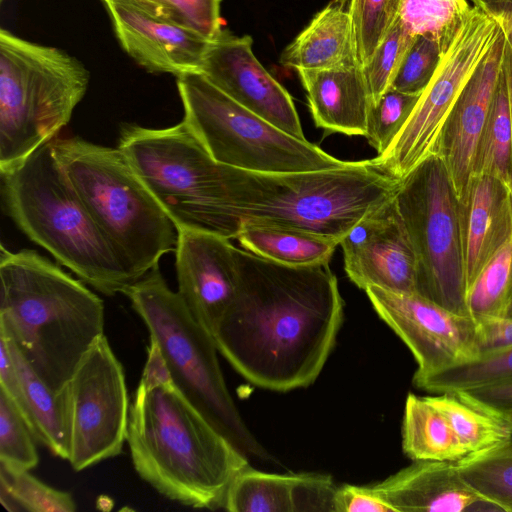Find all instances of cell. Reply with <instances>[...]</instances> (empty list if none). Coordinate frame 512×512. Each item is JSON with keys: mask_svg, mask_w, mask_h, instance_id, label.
Segmentation results:
<instances>
[{"mask_svg": "<svg viewBox=\"0 0 512 512\" xmlns=\"http://www.w3.org/2000/svg\"><path fill=\"white\" fill-rule=\"evenodd\" d=\"M238 287L212 335L218 352L255 386L312 384L331 353L343 301L329 262L279 264L236 247Z\"/></svg>", "mask_w": 512, "mask_h": 512, "instance_id": "cell-1", "label": "cell"}, {"mask_svg": "<svg viewBox=\"0 0 512 512\" xmlns=\"http://www.w3.org/2000/svg\"><path fill=\"white\" fill-rule=\"evenodd\" d=\"M0 334L54 392L104 336V303L35 250L1 247Z\"/></svg>", "mask_w": 512, "mask_h": 512, "instance_id": "cell-2", "label": "cell"}, {"mask_svg": "<svg viewBox=\"0 0 512 512\" xmlns=\"http://www.w3.org/2000/svg\"><path fill=\"white\" fill-rule=\"evenodd\" d=\"M126 441L137 474L158 493L199 509L223 507L246 455L172 384L139 382Z\"/></svg>", "mask_w": 512, "mask_h": 512, "instance_id": "cell-3", "label": "cell"}, {"mask_svg": "<svg viewBox=\"0 0 512 512\" xmlns=\"http://www.w3.org/2000/svg\"><path fill=\"white\" fill-rule=\"evenodd\" d=\"M228 211L243 224L278 226L338 240L393 198L400 180L375 159L335 169L254 172L224 165Z\"/></svg>", "mask_w": 512, "mask_h": 512, "instance_id": "cell-4", "label": "cell"}, {"mask_svg": "<svg viewBox=\"0 0 512 512\" xmlns=\"http://www.w3.org/2000/svg\"><path fill=\"white\" fill-rule=\"evenodd\" d=\"M1 177L7 215L61 265L107 296L135 282L69 183L51 141Z\"/></svg>", "mask_w": 512, "mask_h": 512, "instance_id": "cell-5", "label": "cell"}, {"mask_svg": "<svg viewBox=\"0 0 512 512\" xmlns=\"http://www.w3.org/2000/svg\"><path fill=\"white\" fill-rule=\"evenodd\" d=\"M51 144L69 183L134 281L175 250L177 228L118 147L80 137H56Z\"/></svg>", "mask_w": 512, "mask_h": 512, "instance_id": "cell-6", "label": "cell"}, {"mask_svg": "<svg viewBox=\"0 0 512 512\" xmlns=\"http://www.w3.org/2000/svg\"><path fill=\"white\" fill-rule=\"evenodd\" d=\"M89 82L76 57L0 29L1 174L56 138Z\"/></svg>", "mask_w": 512, "mask_h": 512, "instance_id": "cell-7", "label": "cell"}, {"mask_svg": "<svg viewBox=\"0 0 512 512\" xmlns=\"http://www.w3.org/2000/svg\"><path fill=\"white\" fill-rule=\"evenodd\" d=\"M124 294L146 325L180 393L246 456L266 452L243 421L227 388L211 334L195 319L159 266L126 287Z\"/></svg>", "mask_w": 512, "mask_h": 512, "instance_id": "cell-8", "label": "cell"}, {"mask_svg": "<svg viewBox=\"0 0 512 512\" xmlns=\"http://www.w3.org/2000/svg\"><path fill=\"white\" fill-rule=\"evenodd\" d=\"M118 148L177 230L236 239L240 227L228 211L224 165L183 120L163 129L123 124Z\"/></svg>", "mask_w": 512, "mask_h": 512, "instance_id": "cell-9", "label": "cell"}, {"mask_svg": "<svg viewBox=\"0 0 512 512\" xmlns=\"http://www.w3.org/2000/svg\"><path fill=\"white\" fill-rule=\"evenodd\" d=\"M183 121L212 158L254 172H301L335 169L349 161L298 139L243 107L201 73L177 77Z\"/></svg>", "mask_w": 512, "mask_h": 512, "instance_id": "cell-10", "label": "cell"}, {"mask_svg": "<svg viewBox=\"0 0 512 512\" xmlns=\"http://www.w3.org/2000/svg\"><path fill=\"white\" fill-rule=\"evenodd\" d=\"M395 199L419 258L417 293L469 316L458 200L442 158L401 179Z\"/></svg>", "mask_w": 512, "mask_h": 512, "instance_id": "cell-11", "label": "cell"}, {"mask_svg": "<svg viewBox=\"0 0 512 512\" xmlns=\"http://www.w3.org/2000/svg\"><path fill=\"white\" fill-rule=\"evenodd\" d=\"M500 31L497 20L479 7H471L462 28L388 150L374 158L383 170L401 180L429 159L440 157L446 120L464 85Z\"/></svg>", "mask_w": 512, "mask_h": 512, "instance_id": "cell-12", "label": "cell"}, {"mask_svg": "<svg viewBox=\"0 0 512 512\" xmlns=\"http://www.w3.org/2000/svg\"><path fill=\"white\" fill-rule=\"evenodd\" d=\"M60 392L71 467L81 471L119 455L127 437L130 405L122 364L105 335Z\"/></svg>", "mask_w": 512, "mask_h": 512, "instance_id": "cell-13", "label": "cell"}, {"mask_svg": "<svg viewBox=\"0 0 512 512\" xmlns=\"http://www.w3.org/2000/svg\"><path fill=\"white\" fill-rule=\"evenodd\" d=\"M379 317L403 340L418 368L430 374L473 360L476 321L452 312L417 292H394L370 286L364 290Z\"/></svg>", "mask_w": 512, "mask_h": 512, "instance_id": "cell-14", "label": "cell"}, {"mask_svg": "<svg viewBox=\"0 0 512 512\" xmlns=\"http://www.w3.org/2000/svg\"><path fill=\"white\" fill-rule=\"evenodd\" d=\"M395 196L340 241L345 272L360 289L417 292L419 258Z\"/></svg>", "mask_w": 512, "mask_h": 512, "instance_id": "cell-15", "label": "cell"}, {"mask_svg": "<svg viewBox=\"0 0 512 512\" xmlns=\"http://www.w3.org/2000/svg\"><path fill=\"white\" fill-rule=\"evenodd\" d=\"M252 45L250 36H235L222 30L210 42L199 73L251 112L282 131L307 140L290 94L257 60Z\"/></svg>", "mask_w": 512, "mask_h": 512, "instance_id": "cell-16", "label": "cell"}, {"mask_svg": "<svg viewBox=\"0 0 512 512\" xmlns=\"http://www.w3.org/2000/svg\"><path fill=\"white\" fill-rule=\"evenodd\" d=\"M174 251L177 292L212 336L237 291L236 247L219 235L178 230Z\"/></svg>", "mask_w": 512, "mask_h": 512, "instance_id": "cell-17", "label": "cell"}, {"mask_svg": "<svg viewBox=\"0 0 512 512\" xmlns=\"http://www.w3.org/2000/svg\"><path fill=\"white\" fill-rule=\"evenodd\" d=\"M507 39L497 38L460 92L443 129L440 157L458 201L467 191L491 101L503 71Z\"/></svg>", "mask_w": 512, "mask_h": 512, "instance_id": "cell-18", "label": "cell"}, {"mask_svg": "<svg viewBox=\"0 0 512 512\" xmlns=\"http://www.w3.org/2000/svg\"><path fill=\"white\" fill-rule=\"evenodd\" d=\"M123 50L151 73L199 72L212 40L160 19L130 0H102Z\"/></svg>", "mask_w": 512, "mask_h": 512, "instance_id": "cell-19", "label": "cell"}, {"mask_svg": "<svg viewBox=\"0 0 512 512\" xmlns=\"http://www.w3.org/2000/svg\"><path fill=\"white\" fill-rule=\"evenodd\" d=\"M394 512L496 510L462 477L456 462L414 461L370 485Z\"/></svg>", "mask_w": 512, "mask_h": 512, "instance_id": "cell-20", "label": "cell"}, {"mask_svg": "<svg viewBox=\"0 0 512 512\" xmlns=\"http://www.w3.org/2000/svg\"><path fill=\"white\" fill-rule=\"evenodd\" d=\"M466 291L490 259L512 238V190L501 180L472 176L458 201Z\"/></svg>", "mask_w": 512, "mask_h": 512, "instance_id": "cell-21", "label": "cell"}, {"mask_svg": "<svg viewBox=\"0 0 512 512\" xmlns=\"http://www.w3.org/2000/svg\"><path fill=\"white\" fill-rule=\"evenodd\" d=\"M297 72L317 127L327 132L365 137L371 100L363 67L358 61Z\"/></svg>", "mask_w": 512, "mask_h": 512, "instance_id": "cell-22", "label": "cell"}, {"mask_svg": "<svg viewBox=\"0 0 512 512\" xmlns=\"http://www.w3.org/2000/svg\"><path fill=\"white\" fill-rule=\"evenodd\" d=\"M279 61L296 70L332 68L358 61L351 0H331L285 47Z\"/></svg>", "mask_w": 512, "mask_h": 512, "instance_id": "cell-23", "label": "cell"}, {"mask_svg": "<svg viewBox=\"0 0 512 512\" xmlns=\"http://www.w3.org/2000/svg\"><path fill=\"white\" fill-rule=\"evenodd\" d=\"M6 339L20 379L23 409L35 439L55 456L68 459V433L61 392L52 391L28 364L16 346Z\"/></svg>", "mask_w": 512, "mask_h": 512, "instance_id": "cell-24", "label": "cell"}, {"mask_svg": "<svg viewBox=\"0 0 512 512\" xmlns=\"http://www.w3.org/2000/svg\"><path fill=\"white\" fill-rule=\"evenodd\" d=\"M402 448L413 461L457 462L468 455L445 416L426 396L412 393L405 402Z\"/></svg>", "mask_w": 512, "mask_h": 512, "instance_id": "cell-25", "label": "cell"}, {"mask_svg": "<svg viewBox=\"0 0 512 512\" xmlns=\"http://www.w3.org/2000/svg\"><path fill=\"white\" fill-rule=\"evenodd\" d=\"M236 239L244 250L289 266L330 262L340 244L336 239L321 235L257 224L241 225Z\"/></svg>", "mask_w": 512, "mask_h": 512, "instance_id": "cell-26", "label": "cell"}, {"mask_svg": "<svg viewBox=\"0 0 512 512\" xmlns=\"http://www.w3.org/2000/svg\"><path fill=\"white\" fill-rule=\"evenodd\" d=\"M428 401L448 420L468 454L499 445L512 436L504 414L475 399L465 390H450Z\"/></svg>", "mask_w": 512, "mask_h": 512, "instance_id": "cell-27", "label": "cell"}, {"mask_svg": "<svg viewBox=\"0 0 512 512\" xmlns=\"http://www.w3.org/2000/svg\"><path fill=\"white\" fill-rule=\"evenodd\" d=\"M479 175L495 177L512 190V121L504 65L473 162L472 176Z\"/></svg>", "mask_w": 512, "mask_h": 512, "instance_id": "cell-28", "label": "cell"}, {"mask_svg": "<svg viewBox=\"0 0 512 512\" xmlns=\"http://www.w3.org/2000/svg\"><path fill=\"white\" fill-rule=\"evenodd\" d=\"M299 475L262 472L247 466L232 480L223 507L230 512H295Z\"/></svg>", "mask_w": 512, "mask_h": 512, "instance_id": "cell-29", "label": "cell"}, {"mask_svg": "<svg viewBox=\"0 0 512 512\" xmlns=\"http://www.w3.org/2000/svg\"><path fill=\"white\" fill-rule=\"evenodd\" d=\"M391 9L409 34L436 41L445 54L471 7L467 0H391Z\"/></svg>", "mask_w": 512, "mask_h": 512, "instance_id": "cell-30", "label": "cell"}, {"mask_svg": "<svg viewBox=\"0 0 512 512\" xmlns=\"http://www.w3.org/2000/svg\"><path fill=\"white\" fill-rule=\"evenodd\" d=\"M462 477L498 511L512 512V436L456 462Z\"/></svg>", "mask_w": 512, "mask_h": 512, "instance_id": "cell-31", "label": "cell"}, {"mask_svg": "<svg viewBox=\"0 0 512 512\" xmlns=\"http://www.w3.org/2000/svg\"><path fill=\"white\" fill-rule=\"evenodd\" d=\"M511 379L512 346L440 371L414 376L413 384L422 390L441 393L450 390H470Z\"/></svg>", "mask_w": 512, "mask_h": 512, "instance_id": "cell-32", "label": "cell"}, {"mask_svg": "<svg viewBox=\"0 0 512 512\" xmlns=\"http://www.w3.org/2000/svg\"><path fill=\"white\" fill-rule=\"evenodd\" d=\"M512 298V238L490 259L466 291L468 314L475 321L502 317Z\"/></svg>", "mask_w": 512, "mask_h": 512, "instance_id": "cell-33", "label": "cell"}, {"mask_svg": "<svg viewBox=\"0 0 512 512\" xmlns=\"http://www.w3.org/2000/svg\"><path fill=\"white\" fill-rule=\"evenodd\" d=\"M0 464V502L8 511L74 512L72 495L57 490L29 473Z\"/></svg>", "mask_w": 512, "mask_h": 512, "instance_id": "cell-34", "label": "cell"}, {"mask_svg": "<svg viewBox=\"0 0 512 512\" xmlns=\"http://www.w3.org/2000/svg\"><path fill=\"white\" fill-rule=\"evenodd\" d=\"M144 11L213 40L220 32L221 0H130Z\"/></svg>", "mask_w": 512, "mask_h": 512, "instance_id": "cell-35", "label": "cell"}, {"mask_svg": "<svg viewBox=\"0 0 512 512\" xmlns=\"http://www.w3.org/2000/svg\"><path fill=\"white\" fill-rule=\"evenodd\" d=\"M35 437L11 398L0 389V464L20 470L37 466Z\"/></svg>", "mask_w": 512, "mask_h": 512, "instance_id": "cell-36", "label": "cell"}, {"mask_svg": "<svg viewBox=\"0 0 512 512\" xmlns=\"http://www.w3.org/2000/svg\"><path fill=\"white\" fill-rule=\"evenodd\" d=\"M421 94H408L389 88L370 105L365 138L382 156L409 117Z\"/></svg>", "mask_w": 512, "mask_h": 512, "instance_id": "cell-37", "label": "cell"}, {"mask_svg": "<svg viewBox=\"0 0 512 512\" xmlns=\"http://www.w3.org/2000/svg\"><path fill=\"white\" fill-rule=\"evenodd\" d=\"M415 37L393 19L384 40L363 67L371 104L391 87L397 69Z\"/></svg>", "mask_w": 512, "mask_h": 512, "instance_id": "cell-38", "label": "cell"}, {"mask_svg": "<svg viewBox=\"0 0 512 512\" xmlns=\"http://www.w3.org/2000/svg\"><path fill=\"white\" fill-rule=\"evenodd\" d=\"M356 57L364 66L393 21L391 0H351Z\"/></svg>", "mask_w": 512, "mask_h": 512, "instance_id": "cell-39", "label": "cell"}, {"mask_svg": "<svg viewBox=\"0 0 512 512\" xmlns=\"http://www.w3.org/2000/svg\"><path fill=\"white\" fill-rule=\"evenodd\" d=\"M443 55L436 41L416 36L397 69L391 88L408 94H421L434 76Z\"/></svg>", "mask_w": 512, "mask_h": 512, "instance_id": "cell-40", "label": "cell"}, {"mask_svg": "<svg viewBox=\"0 0 512 512\" xmlns=\"http://www.w3.org/2000/svg\"><path fill=\"white\" fill-rule=\"evenodd\" d=\"M337 488L325 475L301 474L296 488L295 512L333 511Z\"/></svg>", "mask_w": 512, "mask_h": 512, "instance_id": "cell-41", "label": "cell"}, {"mask_svg": "<svg viewBox=\"0 0 512 512\" xmlns=\"http://www.w3.org/2000/svg\"><path fill=\"white\" fill-rule=\"evenodd\" d=\"M334 512H394L370 486L345 484L337 488Z\"/></svg>", "mask_w": 512, "mask_h": 512, "instance_id": "cell-42", "label": "cell"}, {"mask_svg": "<svg viewBox=\"0 0 512 512\" xmlns=\"http://www.w3.org/2000/svg\"><path fill=\"white\" fill-rule=\"evenodd\" d=\"M511 346L512 318L485 317L476 320L477 357Z\"/></svg>", "mask_w": 512, "mask_h": 512, "instance_id": "cell-43", "label": "cell"}, {"mask_svg": "<svg viewBox=\"0 0 512 512\" xmlns=\"http://www.w3.org/2000/svg\"><path fill=\"white\" fill-rule=\"evenodd\" d=\"M465 391L497 411H512V379Z\"/></svg>", "mask_w": 512, "mask_h": 512, "instance_id": "cell-44", "label": "cell"}, {"mask_svg": "<svg viewBox=\"0 0 512 512\" xmlns=\"http://www.w3.org/2000/svg\"><path fill=\"white\" fill-rule=\"evenodd\" d=\"M140 383L146 386L172 384L173 380L167 363L157 342L150 338L147 360L142 372Z\"/></svg>", "mask_w": 512, "mask_h": 512, "instance_id": "cell-45", "label": "cell"}, {"mask_svg": "<svg viewBox=\"0 0 512 512\" xmlns=\"http://www.w3.org/2000/svg\"><path fill=\"white\" fill-rule=\"evenodd\" d=\"M473 4L497 20L512 49V0H471Z\"/></svg>", "mask_w": 512, "mask_h": 512, "instance_id": "cell-46", "label": "cell"}, {"mask_svg": "<svg viewBox=\"0 0 512 512\" xmlns=\"http://www.w3.org/2000/svg\"><path fill=\"white\" fill-rule=\"evenodd\" d=\"M504 71H505L507 85H508L510 109H511V121H512V49H511L508 41H507L506 49H505Z\"/></svg>", "mask_w": 512, "mask_h": 512, "instance_id": "cell-47", "label": "cell"}, {"mask_svg": "<svg viewBox=\"0 0 512 512\" xmlns=\"http://www.w3.org/2000/svg\"><path fill=\"white\" fill-rule=\"evenodd\" d=\"M502 317L512 318V298L506 308V311Z\"/></svg>", "mask_w": 512, "mask_h": 512, "instance_id": "cell-48", "label": "cell"}, {"mask_svg": "<svg viewBox=\"0 0 512 512\" xmlns=\"http://www.w3.org/2000/svg\"><path fill=\"white\" fill-rule=\"evenodd\" d=\"M512 428V411L502 412Z\"/></svg>", "mask_w": 512, "mask_h": 512, "instance_id": "cell-49", "label": "cell"}, {"mask_svg": "<svg viewBox=\"0 0 512 512\" xmlns=\"http://www.w3.org/2000/svg\"><path fill=\"white\" fill-rule=\"evenodd\" d=\"M1 2H3L4 0H0Z\"/></svg>", "mask_w": 512, "mask_h": 512, "instance_id": "cell-50", "label": "cell"}]
</instances>
